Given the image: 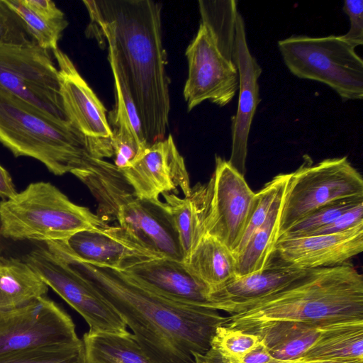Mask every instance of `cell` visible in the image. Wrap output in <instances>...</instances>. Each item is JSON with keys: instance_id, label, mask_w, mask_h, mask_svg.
Masks as SVG:
<instances>
[{"instance_id": "cell-1", "label": "cell", "mask_w": 363, "mask_h": 363, "mask_svg": "<svg viewBox=\"0 0 363 363\" xmlns=\"http://www.w3.org/2000/svg\"><path fill=\"white\" fill-rule=\"evenodd\" d=\"M91 30L106 41L113 76L128 91L148 145L164 138L169 79L162 36V6L150 0H84Z\"/></svg>"}, {"instance_id": "cell-2", "label": "cell", "mask_w": 363, "mask_h": 363, "mask_svg": "<svg viewBox=\"0 0 363 363\" xmlns=\"http://www.w3.org/2000/svg\"><path fill=\"white\" fill-rule=\"evenodd\" d=\"M45 247L89 284L119 314L154 363H196L226 317L210 308L162 297L125 273L78 260L56 242Z\"/></svg>"}, {"instance_id": "cell-3", "label": "cell", "mask_w": 363, "mask_h": 363, "mask_svg": "<svg viewBox=\"0 0 363 363\" xmlns=\"http://www.w3.org/2000/svg\"><path fill=\"white\" fill-rule=\"evenodd\" d=\"M277 321L319 329L363 322V276L351 264L306 269L275 294L226 317L228 328L250 332Z\"/></svg>"}, {"instance_id": "cell-4", "label": "cell", "mask_w": 363, "mask_h": 363, "mask_svg": "<svg viewBox=\"0 0 363 363\" xmlns=\"http://www.w3.org/2000/svg\"><path fill=\"white\" fill-rule=\"evenodd\" d=\"M0 143L15 157H29L55 175L88 168L113 157L111 140L86 137L0 87Z\"/></svg>"}, {"instance_id": "cell-5", "label": "cell", "mask_w": 363, "mask_h": 363, "mask_svg": "<svg viewBox=\"0 0 363 363\" xmlns=\"http://www.w3.org/2000/svg\"><path fill=\"white\" fill-rule=\"evenodd\" d=\"M97 201V215L118 225L160 257L184 262L171 215L164 202L136 196L114 164L94 159L90 167L73 174Z\"/></svg>"}, {"instance_id": "cell-6", "label": "cell", "mask_w": 363, "mask_h": 363, "mask_svg": "<svg viewBox=\"0 0 363 363\" xmlns=\"http://www.w3.org/2000/svg\"><path fill=\"white\" fill-rule=\"evenodd\" d=\"M108 225L50 182L31 183L0 202V235L13 240L63 241L79 231Z\"/></svg>"}, {"instance_id": "cell-7", "label": "cell", "mask_w": 363, "mask_h": 363, "mask_svg": "<svg viewBox=\"0 0 363 363\" xmlns=\"http://www.w3.org/2000/svg\"><path fill=\"white\" fill-rule=\"evenodd\" d=\"M278 48L294 75L324 83L344 101L362 99V59L340 35H292L279 40Z\"/></svg>"}, {"instance_id": "cell-8", "label": "cell", "mask_w": 363, "mask_h": 363, "mask_svg": "<svg viewBox=\"0 0 363 363\" xmlns=\"http://www.w3.org/2000/svg\"><path fill=\"white\" fill-rule=\"evenodd\" d=\"M357 197H363V179L347 157L325 159L315 165L306 161L289 173L278 238L314 211L337 201Z\"/></svg>"}, {"instance_id": "cell-9", "label": "cell", "mask_w": 363, "mask_h": 363, "mask_svg": "<svg viewBox=\"0 0 363 363\" xmlns=\"http://www.w3.org/2000/svg\"><path fill=\"white\" fill-rule=\"evenodd\" d=\"M0 87L51 118L70 123L62 101L58 69L49 50L36 43L0 46Z\"/></svg>"}, {"instance_id": "cell-10", "label": "cell", "mask_w": 363, "mask_h": 363, "mask_svg": "<svg viewBox=\"0 0 363 363\" xmlns=\"http://www.w3.org/2000/svg\"><path fill=\"white\" fill-rule=\"evenodd\" d=\"M203 227L233 253L237 250L246 228L255 193L244 175L228 162L216 157L214 172L202 185Z\"/></svg>"}, {"instance_id": "cell-11", "label": "cell", "mask_w": 363, "mask_h": 363, "mask_svg": "<svg viewBox=\"0 0 363 363\" xmlns=\"http://www.w3.org/2000/svg\"><path fill=\"white\" fill-rule=\"evenodd\" d=\"M23 260L84 318L89 326V333L122 335L130 333L117 311L45 246L32 250Z\"/></svg>"}, {"instance_id": "cell-12", "label": "cell", "mask_w": 363, "mask_h": 363, "mask_svg": "<svg viewBox=\"0 0 363 363\" xmlns=\"http://www.w3.org/2000/svg\"><path fill=\"white\" fill-rule=\"evenodd\" d=\"M81 342L70 316L46 296L21 308L0 312V356Z\"/></svg>"}, {"instance_id": "cell-13", "label": "cell", "mask_w": 363, "mask_h": 363, "mask_svg": "<svg viewBox=\"0 0 363 363\" xmlns=\"http://www.w3.org/2000/svg\"><path fill=\"white\" fill-rule=\"evenodd\" d=\"M185 55L189 69L183 94L188 111L206 100L219 106L229 104L239 89L238 69L220 52L201 23Z\"/></svg>"}, {"instance_id": "cell-14", "label": "cell", "mask_w": 363, "mask_h": 363, "mask_svg": "<svg viewBox=\"0 0 363 363\" xmlns=\"http://www.w3.org/2000/svg\"><path fill=\"white\" fill-rule=\"evenodd\" d=\"M121 172L141 199H158L160 194L174 193L178 188L184 196L191 191L184 160L170 134L149 145L131 167Z\"/></svg>"}, {"instance_id": "cell-15", "label": "cell", "mask_w": 363, "mask_h": 363, "mask_svg": "<svg viewBox=\"0 0 363 363\" xmlns=\"http://www.w3.org/2000/svg\"><path fill=\"white\" fill-rule=\"evenodd\" d=\"M57 242L69 255L81 262L122 272L143 262L160 257L119 225L81 230Z\"/></svg>"}, {"instance_id": "cell-16", "label": "cell", "mask_w": 363, "mask_h": 363, "mask_svg": "<svg viewBox=\"0 0 363 363\" xmlns=\"http://www.w3.org/2000/svg\"><path fill=\"white\" fill-rule=\"evenodd\" d=\"M363 250V224L331 234L279 238L272 256L298 269L342 265Z\"/></svg>"}, {"instance_id": "cell-17", "label": "cell", "mask_w": 363, "mask_h": 363, "mask_svg": "<svg viewBox=\"0 0 363 363\" xmlns=\"http://www.w3.org/2000/svg\"><path fill=\"white\" fill-rule=\"evenodd\" d=\"M233 63L239 76V96L236 114L232 117V147L229 164L245 176L247 142L251 124L259 103L258 78L262 68L247 45L243 18H237Z\"/></svg>"}, {"instance_id": "cell-18", "label": "cell", "mask_w": 363, "mask_h": 363, "mask_svg": "<svg viewBox=\"0 0 363 363\" xmlns=\"http://www.w3.org/2000/svg\"><path fill=\"white\" fill-rule=\"evenodd\" d=\"M52 53L57 64L62 101L69 122L86 137L110 140L113 132L105 106L69 57L59 48Z\"/></svg>"}, {"instance_id": "cell-19", "label": "cell", "mask_w": 363, "mask_h": 363, "mask_svg": "<svg viewBox=\"0 0 363 363\" xmlns=\"http://www.w3.org/2000/svg\"><path fill=\"white\" fill-rule=\"evenodd\" d=\"M123 272L140 285L168 300L211 308L210 290L189 272L184 262L157 257Z\"/></svg>"}, {"instance_id": "cell-20", "label": "cell", "mask_w": 363, "mask_h": 363, "mask_svg": "<svg viewBox=\"0 0 363 363\" xmlns=\"http://www.w3.org/2000/svg\"><path fill=\"white\" fill-rule=\"evenodd\" d=\"M306 270L289 266L271 256L262 270L236 277L211 292L210 307L230 315L238 313L284 288Z\"/></svg>"}, {"instance_id": "cell-21", "label": "cell", "mask_w": 363, "mask_h": 363, "mask_svg": "<svg viewBox=\"0 0 363 363\" xmlns=\"http://www.w3.org/2000/svg\"><path fill=\"white\" fill-rule=\"evenodd\" d=\"M248 333L257 335L275 359L286 362L301 361L320 329L298 322L277 321L260 325Z\"/></svg>"}, {"instance_id": "cell-22", "label": "cell", "mask_w": 363, "mask_h": 363, "mask_svg": "<svg viewBox=\"0 0 363 363\" xmlns=\"http://www.w3.org/2000/svg\"><path fill=\"white\" fill-rule=\"evenodd\" d=\"M184 264L210 293L237 277L233 253L207 234L203 235Z\"/></svg>"}, {"instance_id": "cell-23", "label": "cell", "mask_w": 363, "mask_h": 363, "mask_svg": "<svg viewBox=\"0 0 363 363\" xmlns=\"http://www.w3.org/2000/svg\"><path fill=\"white\" fill-rule=\"evenodd\" d=\"M48 285L23 260L2 257L0 261V312L25 306L45 296Z\"/></svg>"}, {"instance_id": "cell-24", "label": "cell", "mask_w": 363, "mask_h": 363, "mask_svg": "<svg viewBox=\"0 0 363 363\" xmlns=\"http://www.w3.org/2000/svg\"><path fill=\"white\" fill-rule=\"evenodd\" d=\"M325 360H363V322L335 324L320 329L316 340L301 361Z\"/></svg>"}, {"instance_id": "cell-25", "label": "cell", "mask_w": 363, "mask_h": 363, "mask_svg": "<svg viewBox=\"0 0 363 363\" xmlns=\"http://www.w3.org/2000/svg\"><path fill=\"white\" fill-rule=\"evenodd\" d=\"M286 184L276 195L264 222L251 235L242 250L235 255L237 277L261 271L269 262L278 239L279 218Z\"/></svg>"}, {"instance_id": "cell-26", "label": "cell", "mask_w": 363, "mask_h": 363, "mask_svg": "<svg viewBox=\"0 0 363 363\" xmlns=\"http://www.w3.org/2000/svg\"><path fill=\"white\" fill-rule=\"evenodd\" d=\"M162 196L176 228L185 261L205 234L202 185L191 188L190 194L183 198L174 193H165Z\"/></svg>"}, {"instance_id": "cell-27", "label": "cell", "mask_w": 363, "mask_h": 363, "mask_svg": "<svg viewBox=\"0 0 363 363\" xmlns=\"http://www.w3.org/2000/svg\"><path fill=\"white\" fill-rule=\"evenodd\" d=\"M86 363H154L135 337L86 333L83 336Z\"/></svg>"}, {"instance_id": "cell-28", "label": "cell", "mask_w": 363, "mask_h": 363, "mask_svg": "<svg viewBox=\"0 0 363 363\" xmlns=\"http://www.w3.org/2000/svg\"><path fill=\"white\" fill-rule=\"evenodd\" d=\"M235 0H200L201 23L220 52L233 62L236 23L239 13Z\"/></svg>"}, {"instance_id": "cell-29", "label": "cell", "mask_w": 363, "mask_h": 363, "mask_svg": "<svg viewBox=\"0 0 363 363\" xmlns=\"http://www.w3.org/2000/svg\"><path fill=\"white\" fill-rule=\"evenodd\" d=\"M111 113L114 128L111 138L114 166L122 171L131 167L149 145L135 132L124 106H115Z\"/></svg>"}, {"instance_id": "cell-30", "label": "cell", "mask_w": 363, "mask_h": 363, "mask_svg": "<svg viewBox=\"0 0 363 363\" xmlns=\"http://www.w3.org/2000/svg\"><path fill=\"white\" fill-rule=\"evenodd\" d=\"M6 1L21 17L30 35L40 47L52 51L58 48V41L68 26L65 16L52 18L40 15L28 8L22 0Z\"/></svg>"}, {"instance_id": "cell-31", "label": "cell", "mask_w": 363, "mask_h": 363, "mask_svg": "<svg viewBox=\"0 0 363 363\" xmlns=\"http://www.w3.org/2000/svg\"><path fill=\"white\" fill-rule=\"evenodd\" d=\"M259 341L254 333L220 325L217 328L206 354L219 357L223 363H240Z\"/></svg>"}, {"instance_id": "cell-32", "label": "cell", "mask_w": 363, "mask_h": 363, "mask_svg": "<svg viewBox=\"0 0 363 363\" xmlns=\"http://www.w3.org/2000/svg\"><path fill=\"white\" fill-rule=\"evenodd\" d=\"M0 363H86L83 341L71 345L44 347L0 356Z\"/></svg>"}, {"instance_id": "cell-33", "label": "cell", "mask_w": 363, "mask_h": 363, "mask_svg": "<svg viewBox=\"0 0 363 363\" xmlns=\"http://www.w3.org/2000/svg\"><path fill=\"white\" fill-rule=\"evenodd\" d=\"M362 202L363 197H357L337 201L324 206L295 223L279 238L310 235L330 224L340 215Z\"/></svg>"}, {"instance_id": "cell-34", "label": "cell", "mask_w": 363, "mask_h": 363, "mask_svg": "<svg viewBox=\"0 0 363 363\" xmlns=\"http://www.w3.org/2000/svg\"><path fill=\"white\" fill-rule=\"evenodd\" d=\"M33 42L21 17L6 0H0V46L26 45Z\"/></svg>"}, {"instance_id": "cell-35", "label": "cell", "mask_w": 363, "mask_h": 363, "mask_svg": "<svg viewBox=\"0 0 363 363\" xmlns=\"http://www.w3.org/2000/svg\"><path fill=\"white\" fill-rule=\"evenodd\" d=\"M342 9L350 18V28L346 34L340 37L355 49L363 44V1H345Z\"/></svg>"}, {"instance_id": "cell-36", "label": "cell", "mask_w": 363, "mask_h": 363, "mask_svg": "<svg viewBox=\"0 0 363 363\" xmlns=\"http://www.w3.org/2000/svg\"><path fill=\"white\" fill-rule=\"evenodd\" d=\"M360 224H363V202L349 209L330 224L308 235L340 233Z\"/></svg>"}, {"instance_id": "cell-37", "label": "cell", "mask_w": 363, "mask_h": 363, "mask_svg": "<svg viewBox=\"0 0 363 363\" xmlns=\"http://www.w3.org/2000/svg\"><path fill=\"white\" fill-rule=\"evenodd\" d=\"M269 352L266 346L259 340V342L246 353L240 363H278Z\"/></svg>"}, {"instance_id": "cell-38", "label": "cell", "mask_w": 363, "mask_h": 363, "mask_svg": "<svg viewBox=\"0 0 363 363\" xmlns=\"http://www.w3.org/2000/svg\"><path fill=\"white\" fill-rule=\"evenodd\" d=\"M16 193L10 174L0 164V196L4 200L13 196Z\"/></svg>"}, {"instance_id": "cell-39", "label": "cell", "mask_w": 363, "mask_h": 363, "mask_svg": "<svg viewBox=\"0 0 363 363\" xmlns=\"http://www.w3.org/2000/svg\"><path fill=\"white\" fill-rule=\"evenodd\" d=\"M305 363H363V360H325Z\"/></svg>"}, {"instance_id": "cell-40", "label": "cell", "mask_w": 363, "mask_h": 363, "mask_svg": "<svg viewBox=\"0 0 363 363\" xmlns=\"http://www.w3.org/2000/svg\"><path fill=\"white\" fill-rule=\"evenodd\" d=\"M278 363H305L304 362L297 361V362H278Z\"/></svg>"}, {"instance_id": "cell-41", "label": "cell", "mask_w": 363, "mask_h": 363, "mask_svg": "<svg viewBox=\"0 0 363 363\" xmlns=\"http://www.w3.org/2000/svg\"><path fill=\"white\" fill-rule=\"evenodd\" d=\"M2 257H1V256H0V261L1 260Z\"/></svg>"}]
</instances>
